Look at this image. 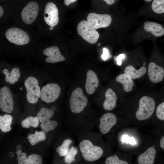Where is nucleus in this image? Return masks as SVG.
Segmentation results:
<instances>
[{
    "instance_id": "nucleus-1",
    "label": "nucleus",
    "mask_w": 164,
    "mask_h": 164,
    "mask_svg": "<svg viewBox=\"0 0 164 164\" xmlns=\"http://www.w3.org/2000/svg\"><path fill=\"white\" fill-rule=\"evenodd\" d=\"M80 150L84 159L88 162H93L99 159L103 151L99 146L94 145L89 140L85 139L79 144Z\"/></svg>"
},
{
    "instance_id": "nucleus-2",
    "label": "nucleus",
    "mask_w": 164,
    "mask_h": 164,
    "mask_svg": "<svg viewBox=\"0 0 164 164\" xmlns=\"http://www.w3.org/2000/svg\"><path fill=\"white\" fill-rule=\"evenodd\" d=\"M155 107V103L152 98L144 96L139 101V108L135 113L137 119L143 121L149 118L153 114Z\"/></svg>"
},
{
    "instance_id": "nucleus-3",
    "label": "nucleus",
    "mask_w": 164,
    "mask_h": 164,
    "mask_svg": "<svg viewBox=\"0 0 164 164\" xmlns=\"http://www.w3.org/2000/svg\"><path fill=\"white\" fill-rule=\"evenodd\" d=\"M69 103L72 112L78 113L83 111L87 104L88 100L84 94L82 88L78 87L73 90L70 99Z\"/></svg>"
},
{
    "instance_id": "nucleus-4",
    "label": "nucleus",
    "mask_w": 164,
    "mask_h": 164,
    "mask_svg": "<svg viewBox=\"0 0 164 164\" xmlns=\"http://www.w3.org/2000/svg\"><path fill=\"white\" fill-rule=\"evenodd\" d=\"M24 85L27 91L26 97L28 102L32 104L37 103L41 96L38 80L33 77L29 76L25 80Z\"/></svg>"
},
{
    "instance_id": "nucleus-5",
    "label": "nucleus",
    "mask_w": 164,
    "mask_h": 164,
    "mask_svg": "<svg viewBox=\"0 0 164 164\" xmlns=\"http://www.w3.org/2000/svg\"><path fill=\"white\" fill-rule=\"evenodd\" d=\"M78 34L86 41L94 44L97 41L99 37L98 32L92 28L87 21L80 22L77 26Z\"/></svg>"
},
{
    "instance_id": "nucleus-6",
    "label": "nucleus",
    "mask_w": 164,
    "mask_h": 164,
    "mask_svg": "<svg viewBox=\"0 0 164 164\" xmlns=\"http://www.w3.org/2000/svg\"><path fill=\"white\" fill-rule=\"evenodd\" d=\"M54 113V111L52 109H48L44 107L42 108L37 113L39 121L41 122L40 127L46 132L53 130L57 125V122L56 121L50 120Z\"/></svg>"
},
{
    "instance_id": "nucleus-7",
    "label": "nucleus",
    "mask_w": 164,
    "mask_h": 164,
    "mask_svg": "<svg viewBox=\"0 0 164 164\" xmlns=\"http://www.w3.org/2000/svg\"><path fill=\"white\" fill-rule=\"evenodd\" d=\"M5 36L10 43L19 45L28 44L30 41L28 34L22 29L13 27L8 29L6 32Z\"/></svg>"
},
{
    "instance_id": "nucleus-8",
    "label": "nucleus",
    "mask_w": 164,
    "mask_h": 164,
    "mask_svg": "<svg viewBox=\"0 0 164 164\" xmlns=\"http://www.w3.org/2000/svg\"><path fill=\"white\" fill-rule=\"evenodd\" d=\"M87 21L92 28L96 29L109 26L111 23L112 18L108 14L90 13L87 15Z\"/></svg>"
},
{
    "instance_id": "nucleus-9",
    "label": "nucleus",
    "mask_w": 164,
    "mask_h": 164,
    "mask_svg": "<svg viewBox=\"0 0 164 164\" xmlns=\"http://www.w3.org/2000/svg\"><path fill=\"white\" fill-rule=\"evenodd\" d=\"M60 92V88L58 84H48L43 86L41 90V100L45 103L53 102L58 98Z\"/></svg>"
},
{
    "instance_id": "nucleus-10",
    "label": "nucleus",
    "mask_w": 164,
    "mask_h": 164,
    "mask_svg": "<svg viewBox=\"0 0 164 164\" xmlns=\"http://www.w3.org/2000/svg\"><path fill=\"white\" fill-rule=\"evenodd\" d=\"M14 101L11 91L7 86L2 88L0 91V108L5 112L9 113L13 109Z\"/></svg>"
},
{
    "instance_id": "nucleus-11",
    "label": "nucleus",
    "mask_w": 164,
    "mask_h": 164,
    "mask_svg": "<svg viewBox=\"0 0 164 164\" xmlns=\"http://www.w3.org/2000/svg\"><path fill=\"white\" fill-rule=\"evenodd\" d=\"M39 6L35 2L28 3L23 8L21 12V17L23 22L29 25L36 19L38 13Z\"/></svg>"
},
{
    "instance_id": "nucleus-12",
    "label": "nucleus",
    "mask_w": 164,
    "mask_h": 164,
    "mask_svg": "<svg viewBox=\"0 0 164 164\" xmlns=\"http://www.w3.org/2000/svg\"><path fill=\"white\" fill-rule=\"evenodd\" d=\"M44 19L51 26H56L59 22L58 11L56 5L53 2L47 3L45 8Z\"/></svg>"
},
{
    "instance_id": "nucleus-13",
    "label": "nucleus",
    "mask_w": 164,
    "mask_h": 164,
    "mask_svg": "<svg viewBox=\"0 0 164 164\" xmlns=\"http://www.w3.org/2000/svg\"><path fill=\"white\" fill-rule=\"evenodd\" d=\"M116 118L113 113H108L104 114L100 119L99 129L104 134L108 133L116 123Z\"/></svg>"
},
{
    "instance_id": "nucleus-14",
    "label": "nucleus",
    "mask_w": 164,
    "mask_h": 164,
    "mask_svg": "<svg viewBox=\"0 0 164 164\" xmlns=\"http://www.w3.org/2000/svg\"><path fill=\"white\" fill-rule=\"evenodd\" d=\"M148 75L151 82L157 83L162 80L164 76V70L162 67L151 62L148 66Z\"/></svg>"
},
{
    "instance_id": "nucleus-15",
    "label": "nucleus",
    "mask_w": 164,
    "mask_h": 164,
    "mask_svg": "<svg viewBox=\"0 0 164 164\" xmlns=\"http://www.w3.org/2000/svg\"><path fill=\"white\" fill-rule=\"evenodd\" d=\"M43 53L44 55L48 56L45 60L48 63H56L63 61L65 60L57 46H53L47 48L43 51Z\"/></svg>"
},
{
    "instance_id": "nucleus-16",
    "label": "nucleus",
    "mask_w": 164,
    "mask_h": 164,
    "mask_svg": "<svg viewBox=\"0 0 164 164\" xmlns=\"http://www.w3.org/2000/svg\"><path fill=\"white\" fill-rule=\"evenodd\" d=\"M99 80L96 74L92 70L87 72L85 84V88L87 93L90 95L94 94L99 86Z\"/></svg>"
},
{
    "instance_id": "nucleus-17",
    "label": "nucleus",
    "mask_w": 164,
    "mask_h": 164,
    "mask_svg": "<svg viewBox=\"0 0 164 164\" xmlns=\"http://www.w3.org/2000/svg\"><path fill=\"white\" fill-rule=\"evenodd\" d=\"M143 27L146 31L151 33L156 37H161L164 35V27L159 23L146 21L144 23Z\"/></svg>"
},
{
    "instance_id": "nucleus-18",
    "label": "nucleus",
    "mask_w": 164,
    "mask_h": 164,
    "mask_svg": "<svg viewBox=\"0 0 164 164\" xmlns=\"http://www.w3.org/2000/svg\"><path fill=\"white\" fill-rule=\"evenodd\" d=\"M156 152V150L153 147H149L138 156V164H153L155 161Z\"/></svg>"
},
{
    "instance_id": "nucleus-19",
    "label": "nucleus",
    "mask_w": 164,
    "mask_h": 164,
    "mask_svg": "<svg viewBox=\"0 0 164 164\" xmlns=\"http://www.w3.org/2000/svg\"><path fill=\"white\" fill-rule=\"evenodd\" d=\"M105 97L103 104L104 108L106 111L112 110L116 105L117 98L115 93L111 89L109 88L106 92Z\"/></svg>"
},
{
    "instance_id": "nucleus-20",
    "label": "nucleus",
    "mask_w": 164,
    "mask_h": 164,
    "mask_svg": "<svg viewBox=\"0 0 164 164\" xmlns=\"http://www.w3.org/2000/svg\"><path fill=\"white\" fill-rule=\"evenodd\" d=\"M132 79L128 75L125 73L121 74L116 78V81L122 85L124 90L127 92H129L132 89L134 83Z\"/></svg>"
},
{
    "instance_id": "nucleus-21",
    "label": "nucleus",
    "mask_w": 164,
    "mask_h": 164,
    "mask_svg": "<svg viewBox=\"0 0 164 164\" xmlns=\"http://www.w3.org/2000/svg\"><path fill=\"white\" fill-rule=\"evenodd\" d=\"M146 68L145 67H141L139 70L135 69L131 65L127 66L125 68L124 72L128 75L133 79L139 78L146 72Z\"/></svg>"
},
{
    "instance_id": "nucleus-22",
    "label": "nucleus",
    "mask_w": 164,
    "mask_h": 164,
    "mask_svg": "<svg viewBox=\"0 0 164 164\" xmlns=\"http://www.w3.org/2000/svg\"><path fill=\"white\" fill-rule=\"evenodd\" d=\"M19 72V70L17 68H13L10 72L6 68L3 70V73L5 75L4 78L5 81L11 84H14L18 81L20 76Z\"/></svg>"
},
{
    "instance_id": "nucleus-23",
    "label": "nucleus",
    "mask_w": 164,
    "mask_h": 164,
    "mask_svg": "<svg viewBox=\"0 0 164 164\" xmlns=\"http://www.w3.org/2000/svg\"><path fill=\"white\" fill-rule=\"evenodd\" d=\"M12 117L10 115L5 114L3 116H0V128L3 132H9L11 129Z\"/></svg>"
},
{
    "instance_id": "nucleus-24",
    "label": "nucleus",
    "mask_w": 164,
    "mask_h": 164,
    "mask_svg": "<svg viewBox=\"0 0 164 164\" xmlns=\"http://www.w3.org/2000/svg\"><path fill=\"white\" fill-rule=\"evenodd\" d=\"M26 138L28 139L32 145H34L39 142L45 140L46 135L43 131H36L34 134L28 135Z\"/></svg>"
},
{
    "instance_id": "nucleus-25",
    "label": "nucleus",
    "mask_w": 164,
    "mask_h": 164,
    "mask_svg": "<svg viewBox=\"0 0 164 164\" xmlns=\"http://www.w3.org/2000/svg\"><path fill=\"white\" fill-rule=\"evenodd\" d=\"M151 7L155 14L164 18V0H154Z\"/></svg>"
},
{
    "instance_id": "nucleus-26",
    "label": "nucleus",
    "mask_w": 164,
    "mask_h": 164,
    "mask_svg": "<svg viewBox=\"0 0 164 164\" xmlns=\"http://www.w3.org/2000/svg\"><path fill=\"white\" fill-rule=\"evenodd\" d=\"M39 120L37 116L33 117L30 116L27 117L21 122V125L24 128H29V127L36 128L39 125Z\"/></svg>"
},
{
    "instance_id": "nucleus-27",
    "label": "nucleus",
    "mask_w": 164,
    "mask_h": 164,
    "mask_svg": "<svg viewBox=\"0 0 164 164\" xmlns=\"http://www.w3.org/2000/svg\"><path fill=\"white\" fill-rule=\"evenodd\" d=\"M72 141L69 138L64 140L62 144L58 147L56 149V152L60 156H65L69 151V147L72 143Z\"/></svg>"
},
{
    "instance_id": "nucleus-28",
    "label": "nucleus",
    "mask_w": 164,
    "mask_h": 164,
    "mask_svg": "<svg viewBox=\"0 0 164 164\" xmlns=\"http://www.w3.org/2000/svg\"><path fill=\"white\" fill-rule=\"evenodd\" d=\"M77 150L76 148L72 147L69 150L65 156L64 161L66 163L69 164L75 161V157L77 153Z\"/></svg>"
},
{
    "instance_id": "nucleus-29",
    "label": "nucleus",
    "mask_w": 164,
    "mask_h": 164,
    "mask_svg": "<svg viewBox=\"0 0 164 164\" xmlns=\"http://www.w3.org/2000/svg\"><path fill=\"white\" fill-rule=\"evenodd\" d=\"M43 162L42 157L39 155L32 154L27 158L24 164H41Z\"/></svg>"
},
{
    "instance_id": "nucleus-30",
    "label": "nucleus",
    "mask_w": 164,
    "mask_h": 164,
    "mask_svg": "<svg viewBox=\"0 0 164 164\" xmlns=\"http://www.w3.org/2000/svg\"><path fill=\"white\" fill-rule=\"evenodd\" d=\"M106 164H128L127 162L120 159L118 156L114 155L107 158L105 161Z\"/></svg>"
},
{
    "instance_id": "nucleus-31",
    "label": "nucleus",
    "mask_w": 164,
    "mask_h": 164,
    "mask_svg": "<svg viewBox=\"0 0 164 164\" xmlns=\"http://www.w3.org/2000/svg\"><path fill=\"white\" fill-rule=\"evenodd\" d=\"M156 113L158 118L161 120H164V101L157 106Z\"/></svg>"
},
{
    "instance_id": "nucleus-32",
    "label": "nucleus",
    "mask_w": 164,
    "mask_h": 164,
    "mask_svg": "<svg viewBox=\"0 0 164 164\" xmlns=\"http://www.w3.org/2000/svg\"><path fill=\"white\" fill-rule=\"evenodd\" d=\"M16 152L17 156L18 164H24L27 159L26 154L25 152L22 153L21 149L17 150Z\"/></svg>"
},
{
    "instance_id": "nucleus-33",
    "label": "nucleus",
    "mask_w": 164,
    "mask_h": 164,
    "mask_svg": "<svg viewBox=\"0 0 164 164\" xmlns=\"http://www.w3.org/2000/svg\"><path fill=\"white\" fill-rule=\"evenodd\" d=\"M121 141L123 142H126L127 143H129L132 145L136 143L135 140L133 137H131L127 135L123 136Z\"/></svg>"
},
{
    "instance_id": "nucleus-34",
    "label": "nucleus",
    "mask_w": 164,
    "mask_h": 164,
    "mask_svg": "<svg viewBox=\"0 0 164 164\" xmlns=\"http://www.w3.org/2000/svg\"><path fill=\"white\" fill-rule=\"evenodd\" d=\"M109 56L108 51L107 49L105 48H104L103 49V53L101 55L102 59L105 60H106Z\"/></svg>"
},
{
    "instance_id": "nucleus-35",
    "label": "nucleus",
    "mask_w": 164,
    "mask_h": 164,
    "mask_svg": "<svg viewBox=\"0 0 164 164\" xmlns=\"http://www.w3.org/2000/svg\"><path fill=\"white\" fill-rule=\"evenodd\" d=\"M125 57V55L124 54H120L117 58L116 60L117 64L118 65H120L121 64V60L123 59Z\"/></svg>"
},
{
    "instance_id": "nucleus-36",
    "label": "nucleus",
    "mask_w": 164,
    "mask_h": 164,
    "mask_svg": "<svg viewBox=\"0 0 164 164\" xmlns=\"http://www.w3.org/2000/svg\"><path fill=\"white\" fill-rule=\"evenodd\" d=\"M77 0H64V3L65 5L68 6L71 3H73Z\"/></svg>"
},
{
    "instance_id": "nucleus-37",
    "label": "nucleus",
    "mask_w": 164,
    "mask_h": 164,
    "mask_svg": "<svg viewBox=\"0 0 164 164\" xmlns=\"http://www.w3.org/2000/svg\"><path fill=\"white\" fill-rule=\"evenodd\" d=\"M160 145L161 148L164 150V136L161 138L160 140Z\"/></svg>"
},
{
    "instance_id": "nucleus-38",
    "label": "nucleus",
    "mask_w": 164,
    "mask_h": 164,
    "mask_svg": "<svg viewBox=\"0 0 164 164\" xmlns=\"http://www.w3.org/2000/svg\"><path fill=\"white\" fill-rule=\"evenodd\" d=\"M107 4L109 5H111L114 2V0H103Z\"/></svg>"
},
{
    "instance_id": "nucleus-39",
    "label": "nucleus",
    "mask_w": 164,
    "mask_h": 164,
    "mask_svg": "<svg viewBox=\"0 0 164 164\" xmlns=\"http://www.w3.org/2000/svg\"><path fill=\"white\" fill-rule=\"evenodd\" d=\"M4 13V10L1 6H0V17L3 15Z\"/></svg>"
},
{
    "instance_id": "nucleus-40",
    "label": "nucleus",
    "mask_w": 164,
    "mask_h": 164,
    "mask_svg": "<svg viewBox=\"0 0 164 164\" xmlns=\"http://www.w3.org/2000/svg\"><path fill=\"white\" fill-rule=\"evenodd\" d=\"M9 155L10 158H12L14 156V153L12 152H10L9 153Z\"/></svg>"
},
{
    "instance_id": "nucleus-41",
    "label": "nucleus",
    "mask_w": 164,
    "mask_h": 164,
    "mask_svg": "<svg viewBox=\"0 0 164 164\" xmlns=\"http://www.w3.org/2000/svg\"><path fill=\"white\" fill-rule=\"evenodd\" d=\"M16 148L17 149V150L20 149L21 148V145H17L16 146Z\"/></svg>"
},
{
    "instance_id": "nucleus-42",
    "label": "nucleus",
    "mask_w": 164,
    "mask_h": 164,
    "mask_svg": "<svg viewBox=\"0 0 164 164\" xmlns=\"http://www.w3.org/2000/svg\"><path fill=\"white\" fill-rule=\"evenodd\" d=\"M56 108L54 106H53L51 108V109L52 110H53V111H54V110H56Z\"/></svg>"
},
{
    "instance_id": "nucleus-43",
    "label": "nucleus",
    "mask_w": 164,
    "mask_h": 164,
    "mask_svg": "<svg viewBox=\"0 0 164 164\" xmlns=\"http://www.w3.org/2000/svg\"><path fill=\"white\" fill-rule=\"evenodd\" d=\"M53 29V26H51L50 28V29L51 30H52Z\"/></svg>"
},
{
    "instance_id": "nucleus-44",
    "label": "nucleus",
    "mask_w": 164,
    "mask_h": 164,
    "mask_svg": "<svg viewBox=\"0 0 164 164\" xmlns=\"http://www.w3.org/2000/svg\"><path fill=\"white\" fill-rule=\"evenodd\" d=\"M144 0L147 2H149L152 1V0Z\"/></svg>"
},
{
    "instance_id": "nucleus-45",
    "label": "nucleus",
    "mask_w": 164,
    "mask_h": 164,
    "mask_svg": "<svg viewBox=\"0 0 164 164\" xmlns=\"http://www.w3.org/2000/svg\"><path fill=\"white\" fill-rule=\"evenodd\" d=\"M101 45V44L100 43H99V44H98V46H100Z\"/></svg>"
},
{
    "instance_id": "nucleus-46",
    "label": "nucleus",
    "mask_w": 164,
    "mask_h": 164,
    "mask_svg": "<svg viewBox=\"0 0 164 164\" xmlns=\"http://www.w3.org/2000/svg\"><path fill=\"white\" fill-rule=\"evenodd\" d=\"M20 89H21V90H22V88H20Z\"/></svg>"
},
{
    "instance_id": "nucleus-47",
    "label": "nucleus",
    "mask_w": 164,
    "mask_h": 164,
    "mask_svg": "<svg viewBox=\"0 0 164 164\" xmlns=\"http://www.w3.org/2000/svg\"><path fill=\"white\" fill-rule=\"evenodd\" d=\"M153 146V147H154V146H155V145H154Z\"/></svg>"
}]
</instances>
